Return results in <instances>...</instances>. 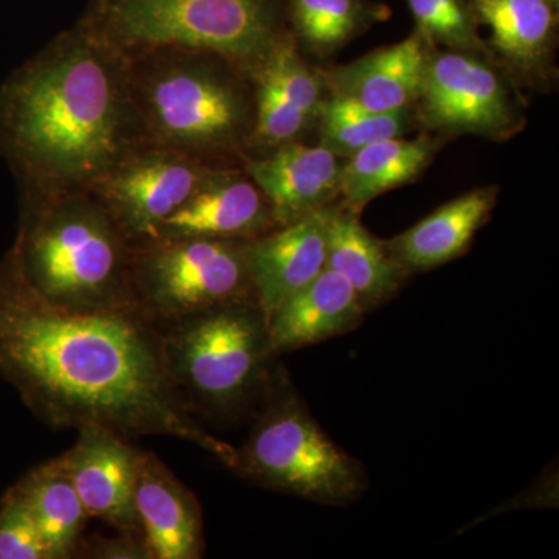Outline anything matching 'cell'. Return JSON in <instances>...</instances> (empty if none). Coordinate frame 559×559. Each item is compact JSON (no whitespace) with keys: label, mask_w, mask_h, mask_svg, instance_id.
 Here are the masks:
<instances>
[{"label":"cell","mask_w":559,"mask_h":559,"mask_svg":"<svg viewBox=\"0 0 559 559\" xmlns=\"http://www.w3.org/2000/svg\"><path fill=\"white\" fill-rule=\"evenodd\" d=\"M0 373L50 428L173 437L227 468L237 463V450L204 429L180 400L153 322L139 311L55 307L24 278L13 250L0 264Z\"/></svg>","instance_id":"obj_1"},{"label":"cell","mask_w":559,"mask_h":559,"mask_svg":"<svg viewBox=\"0 0 559 559\" xmlns=\"http://www.w3.org/2000/svg\"><path fill=\"white\" fill-rule=\"evenodd\" d=\"M140 142L127 58L80 25L0 86V156L21 201L91 191Z\"/></svg>","instance_id":"obj_2"},{"label":"cell","mask_w":559,"mask_h":559,"mask_svg":"<svg viewBox=\"0 0 559 559\" xmlns=\"http://www.w3.org/2000/svg\"><path fill=\"white\" fill-rule=\"evenodd\" d=\"M142 142L215 167H241L255 128V79L207 50L127 58Z\"/></svg>","instance_id":"obj_3"},{"label":"cell","mask_w":559,"mask_h":559,"mask_svg":"<svg viewBox=\"0 0 559 559\" xmlns=\"http://www.w3.org/2000/svg\"><path fill=\"white\" fill-rule=\"evenodd\" d=\"M21 204L11 250L36 293L73 312L139 311L132 245L91 191Z\"/></svg>","instance_id":"obj_4"},{"label":"cell","mask_w":559,"mask_h":559,"mask_svg":"<svg viewBox=\"0 0 559 559\" xmlns=\"http://www.w3.org/2000/svg\"><path fill=\"white\" fill-rule=\"evenodd\" d=\"M79 25L124 58L207 50L253 79L290 35L288 0H91Z\"/></svg>","instance_id":"obj_5"},{"label":"cell","mask_w":559,"mask_h":559,"mask_svg":"<svg viewBox=\"0 0 559 559\" xmlns=\"http://www.w3.org/2000/svg\"><path fill=\"white\" fill-rule=\"evenodd\" d=\"M159 331L173 385L193 415L237 417L274 385L267 318L257 300L210 308Z\"/></svg>","instance_id":"obj_6"},{"label":"cell","mask_w":559,"mask_h":559,"mask_svg":"<svg viewBox=\"0 0 559 559\" xmlns=\"http://www.w3.org/2000/svg\"><path fill=\"white\" fill-rule=\"evenodd\" d=\"M266 404L237 450L234 471L261 487L325 506L358 500L367 489L358 460L323 432L294 393L272 385Z\"/></svg>","instance_id":"obj_7"},{"label":"cell","mask_w":559,"mask_h":559,"mask_svg":"<svg viewBox=\"0 0 559 559\" xmlns=\"http://www.w3.org/2000/svg\"><path fill=\"white\" fill-rule=\"evenodd\" d=\"M246 241L154 238L132 246V289L143 318L160 329L221 305L257 300Z\"/></svg>","instance_id":"obj_8"},{"label":"cell","mask_w":559,"mask_h":559,"mask_svg":"<svg viewBox=\"0 0 559 559\" xmlns=\"http://www.w3.org/2000/svg\"><path fill=\"white\" fill-rule=\"evenodd\" d=\"M414 114L417 130L447 140L507 142L527 124L521 87L496 60L439 47L426 62Z\"/></svg>","instance_id":"obj_9"},{"label":"cell","mask_w":559,"mask_h":559,"mask_svg":"<svg viewBox=\"0 0 559 559\" xmlns=\"http://www.w3.org/2000/svg\"><path fill=\"white\" fill-rule=\"evenodd\" d=\"M179 151L140 142L91 193L132 246L153 240L176 210L216 170Z\"/></svg>","instance_id":"obj_10"},{"label":"cell","mask_w":559,"mask_h":559,"mask_svg":"<svg viewBox=\"0 0 559 559\" xmlns=\"http://www.w3.org/2000/svg\"><path fill=\"white\" fill-rule=\"evenodd\" d=\"M61 459L87 516L119 533L143 536L135 509L142 451L131 439L102 426H84Z\"/></svg>","instance_id":"obj_11"},{"label":"cell","mask_w":559,"mask_h":559,"mask_svg":"<svg viewBox=\"0 0 559 559\" xmlns=\"http://www.w3.org/2000/svg\"><path fill=\"white\" fill-rule=\"evenodd\" d=\"M326 95L323 70L308 61L289 35L255 76V128L249 157L307 138Z\"/></svg>","instance_id":"obj_12"},{"label":"cell","mask_w":559,"mask_h":559,"mask_svg":"<svg viewBox=\"0 0 559 559\" xmlns=\"http://www.w3.org/2000/svg\"><path fill=\"white\" fill-rule=\"evenodd\" d=\"M275 227L270 201L248 173L219 167L162 224L156 238L252 240Z\"/></svg>","instance_id":"obj_13"},{"label":"cell","mask_w":559,"mask_h":559,"mask_svg":"<svg viewBox=\"0 0 559 559\" xmlns=\"http://www.w3.org/2000/svg\"><path fill=\"white\" fill-rule=\"evenodd\" d=\"M491 31L496 62L521 90L546 91L557 80V14L547 0H469Z\"/></svg>","instance_id":"obj_14"},{"label":"cell","mask_w":559,"mask_h":559,"mask_svg":"<svg viewBox=\"0 0 559 559\" xmlns=\"http://www.w3.org/2000/svg\"><path fill=\"white\" fill-rule=\"evenodd\" d=\"M334 205L246 241L250 280L266 318L325 270Z\"/></svg>","instance_id":"obj_15"},{"label":"cell","mask_w":559,"mask_h":559,"mask_svg":"<svg viewBox=\"0 0 559 559\" xmlns=\"http://www.w3.org/2000/svg\"><path fill=\"white\" fill-rule=\"evenodd\" d=\"M342 160L319 143L301 140L250 156L241 167L270 201L278 227L340 200Z\"/></svg>","instance_id":"obj_16"},{"label":"cell","mask_w":559,"mask_h":559,"mask_svg":"<svg viewBox=\"0 0 559 559\" xmlns=\"http://www.w3.org/2000/svg\"><path fill=\"white\" fill-rule=\"evenodd\" d=\"M436 49L421 32L358 60L322 69L329 95L374 112L414 108L429 55Z\"/></svg>","instance_id":"obj_17"},{"label":"cell","mask_w":559,"mask_h":559,"mask_svg":"<svg viewBox=\"0 0 559 559\" xmlns=\"http://www.w3.org/2000/svg\"><path fill=\"white\" fill-rule=\"evenodd\" d=\"M135 509L151 559L202 558L200 500L154 452L142 451Z\"/></svg>","instance_id":"obj_18"},{"label":"cell","mask_w":559,"mask_h":559,"mask_svg":"<svg viewBox=\"0 0 559 559\" xmlns=\"http://www.w3.org/2000/svg\"><path fill=\"white\" fill-rule=\"evenodd\" d=\"M366 316L352 285L325 267L267 318L274 356L319 344L358 329Z\"/></svg>","instance_id":"obj_19"},{"label":"cell","mask_w":559,"mask_h":559,"mask_svg":"<svg viewBox=\"0 0 559 559\" xmlns=\"http://www.w3.org/2000/svg\"><path fill=\"white\" fill-rule=\"evenodd\" d=\"M498 198V186L463 193L411 229L384 241L385 248L409 274L443 266L468 250L477 231L491 218Z\"/></svg>","instance_id":"obj_20"},{"label":"cell","mask_w":559,"mask_h":559,"mask_svg":"<svg viewBox=\"0 0 559 559\" xmlns=\"http://www.w3.org/2000/svg\"><path fill=\"white\" fill-rule=\"evenodd\" d=\"M447 139L419 132L418 138L370 143L342 160L340 202L360 213L374 198L421 178Z\"/></svg>","instance_id":"obj_21"},{"label":"cell","mask_w":559,"mask_h":559,"mask_svg":"<svg viewBox=\"0 0 559 559\" xmlns=\"http://www.w3.org/2000/svg\"><path fill=\"white\" fill-rule=\"evenodd\" d=\"M326 267L347 280L366 312L395 297L411 275L341 202L331 213Z\"/></svg>","instance_id":"obj_22"},{"label":"cell","mask_w":559,"mask_h":559,"mask_svg":"<svg viewBox=\"0 0 559 559\" xmlns=\"http://www.w3.org/2000/svg\"><path fill=\"white\" fill-rule=\"evenodd\" d=\"M11 491L27 507L53 559L75 558L90 516L61 455L31 471Z\"/></svg>","instance_id":"obj_23"},{"label":"cell","mask_w":559,"mask_h":559,"mask_svg":"<svg viewBox=\"0 0 559 559\" xmlns=\"http://www.w3.org/2000/svg\"><path fill=\"white\" fill-rule=\"evenodd\" d=\"M390 10L371 0H288L289 31L301 53L325 61L389 20Z\"/></svg>","instance_id":"obj_24"},{"label":"cell","mask_w":559,"mask_h":559,"mask_svg":"<svg viewBox=\"0 0 559 559\" xmlns=\"http://www.w3.org/2000/svg\"><path fill=\"white\" fill-rule=\"evenodd\" d=\"M415 128L414 108L374 112L358 103L326 95L314 130L320 146L345 159L370 143L403 138Z\"/></svg>","instance_id":"obj_25"},{"label":"cell","mask_w":559,"mask_h":559,"mask_svg":"<svg viewBox=\"0 0 559 559\" xmlns=\"http://www.w3.org/2000/svg\"><path fill=\"white\" fill-rule=\"evenodd\" d=\"M417 31L439 49L492 58L469 0H406ZM495 60V58H492Z\"/></svg>","instance_id":"obj_26"},{"label":"cell","mask_w":559,"mask_h":559,"mask_svg":"<svg viewBox=\"0 0 559 559\" xmlns=\"http://www.w3.org/2000/svg\"><path fill=\"white\" fill-rule=\"evenodd\" d=\"M0 559H53L27 507L13 491L0 507Z\"/></svg>","instance_id":"obj_27"},{"label":"cell","mask_w":559,"mask_h":559,"mask_svg":"<svg viewBox=\"0 0 559 559\" xmlns=\"http://www.w3.org/2000/svg\"><path fill=\"white\" fill-rule=\"evenodd\" d=\"M75 557L91 559H151L143 536L119 533L116 538L81 539Z\"/></svg>","instance_id":"obj_28"},{"label":"cell","mask_w":559,"mask_h":559,"mask_svg":"<svg viewBox=\"0 0 559 559\" xmlns=\"http://www.w3.org/2000/svg\"><path fill=\"white\" fill-rule=\"evenodd\" d=\"M547 3L554 10H558L559 0H547Z\"/></svg>","instance_id":"obj_29"}]
</instances>
